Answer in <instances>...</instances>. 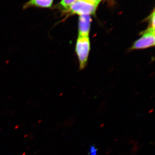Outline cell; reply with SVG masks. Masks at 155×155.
I'll return each instance as SVG.
<instances>
[{"mask_svg": "<svg viewBox=\"0 0 155 155\" xmlns=\"http://www.w3.org/2000/svg\"><path fill=\"white\" fill-rule=\"evenodd\" d=\"M90 50L89 36H78L75 45V52L81 69H84L86 67Z\"/></svg>", "mask_w": 155, "mask_h": 155, "instance_id": "6da1fadb", "label": "cell"}, {"mask_svg": "<svg viewBox=\"0 0 155 155\" xmlns=\"http://www.w3.org/2000/svg\"><path fill=\"white\" fill-rule=\"evenodd\" d=\"M141 35V37L134 43L130 49L142 50L154 46L155 28L149 27L142 32Z\"/></svg>", "mask_w": 155, "mask_h": 155, "instance_id": "7a4b0ae2", "label": "cell"}, {"mask_svg": "<svg viewBox=\"0 0 155 155\" xmlns=\"http://www.w3.org/2000/svg\"><path fill=\"white\" fill-rule=\"evenodd\" d=\"M98 5L85 0H76L67 11L81 15L94 14Z\"/></svg>", "mask_w": 155, "mask_h": 155, "instance_id": "3957f363", "label": "cell"}, {"mask_svg": "<svg viewBox=\"0 0 155 155\" xmlns=\"http://www.w3.org/2000/svg\"><path fill=\"white\" fill-rule=\"evenodd\" d=\"M91 19L90 15H81L78 21V36H89Z\"/></svg>", "mask_w": 155, "mask_h": 155, "instance_id": "277c9868", "label": "cell"}, {"mask_svg": "<svg viewBox=\"0 0 155 155\" xmlns=\"http://www.w3.org/2000/svg\"><path fill=\"white\" fill-rule=\"evenodd\" d=\"M54 0H29L23 6V9L30 7L49 8L51 7Z\"/></svg>", "mask_w": 155, "mask_h": 155, "instance_id": "5b68a950", "label": "cell"}, {"mask_svg": "<svg viewBox=\"0 0 155 155\" xmlns=\"http://www.w3.org/2000/svg\"><path fill=\"white\" fill-rule=\"evenodd\" d=\"M76 1V0H62L60 3V5L64 9V11H66Z\"/></svg>", "mask_w": 155, "mask_h": 155, "instance_id": "8992f818", "label": "cell"}, {"mask_svg": "<svg viewBox=\"0 0 155 155\" xmlns=\"http://www.w3.org/2000/svg\"><path fill=\"white\" fill-rule=\"evenodd\" d=\"M150 27L155 28V11L151 14L150 17Z\"/></svg>", "mask_w": 155, "mask_h": 155, "instance_id": "52a82bcc", "label": "cell"}, {"mask_svg": "<svg viewBox=\"0 0 155 155\" xmlns=\"http://www.w3.org/2000/svg\"><path fill=\"white\" fill-rule=\"evenodd\" d=\"M97 149L94 146H91L90 148L89 151V155H97Z\"/></svg>", "mask_w": 155, "mask_h": 155, "instance_id": "ba28073f", "label": "cell"}, {"mask_svg": "<svg viewBox=\"0 0 155 155\" xmlns=\"http://www.w3.org/2000/svg\"><path fill=\"white\" fill-rule=\"evenodd\" d=\"M85 1H87L89 2L92 3V4H95V5H98L101 0H85Z\"/></svg>", "mask_w": 155, "mask_h": 155, "instance_id": "9c48e42d", "label": "cell"}]
</instances>
